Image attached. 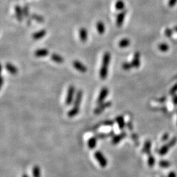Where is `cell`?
Masks as SVG:
<instances>
[{"label": "cell", "mask_w": 177, "mask_h": 177, "mask_svg": "<svg viewBox=\"0 0 177 177\" xmlns=\"http://www.w3.org/2000/svg\"><path fill=\"white\" fill-rule=\"evenodd\" d=\"M174 30H175L176 32H177V26H176V27L174 28Z\"/></svg>", "instance_id": "44"}, {"label": "cell", "mask_w": 177, "mask_h": 177, "mask_svg": "<svg viewBox=\"0 0 177 177\" xmlns=\"http://www.w3.org/2000/svg\"><path fill=\"white\" fill-rule=\"evenodd\" d=\"M158 48L162 52H167L169 49V46L166 43H161L158 46Z\"/></svg>", "instance_id": "28"}, {"label": "cell", "mask_w": 177, "mask_h": 177, "mask_svg": "<svg viewBox=\"0 0 177 177\" xmlns=\"http://www.w3.org/2000/svg\"><path fill=\"white\" fill-rule=\"evenodd\" d=\"M115 9L119 11H122L124 10L125 8V3L124 1L122 0H118L115 3Z\"/></svg>", "instance_id": "24"}, {"label": "cell", "mask_w": 177, "mask_h": 177, "mask_svg": "<svg viewBox=\"0 0 177 177\" xmlns=\"http://www.w3.org/2000/svg\"><path fill=\"white\" fill-rule=\"evenodd\" d=\"M15 15H16V17L17 18V20L18 21L21 22L23 20V18L24 17L22 9L20 6L16 5L15 8Z\"/></svg>", "instance_id": "13"}, {"label": "cell", "mask_w": 177, "mask_h": 177, "mask_svg": "<svg viewBox=\"0 0 177 177\" xmlns=\"http://www.w3.org/2000/svg\"><path fill=\"white\" fill-rule=\"evenodd\" d=\"M115 135V132L114 131H111L109 132H101V133H97L95 135L98 139H104L107 138L109 137H113Z\"/></svg>", "instance_id": "12"}, {"label": "cell", "mask_w": 177, "mask_h": 177, "mask_svg": "<svg viewBox=\"0 0 177 177\" xmlns=\"http://www.w3.org/2000/svg\"><path fill=\"white\" fill-rule=\"evenodd\" d=\"M22 177H29V176L27 174H24Z\"/></svg>", "instance_id": "43"}, {"label": "cell", "mask_w": 177, "mask_h": 177, "mask_svg": "<svg viewBox=\"0 0 177 177\" xmlns=\"http://www.w3.org/2000/svg\"><path fill=\"white\" fill-rule=\"evenodd\" d=\"M112 105V102L111 101H108L106 102H103V103L99 104L96 106L94 110L93 113L95 114H99L102 113L105 109L111 107Z\"/></svg>", "instance_id": "4"}, {"label": "cell", "mask_w": 177, "mask_h": 177, "mask_svg": "<svg viewBox=\"0 0 177 177\" xmlns=\"http://www.w3.org/2000/svg\"><path fill=\"white\" fill-rule=\"evenodd\" d=\"M49 53V51L47 48H40L36 50L34 53V55L37 58H43L47 56Z\"/></svg>", "instance_id": "11"}, {"label": "cell", "mask_w": 177, "mask_h": 177, "mask_svg": "<svg viewBox=\"0 0 177 177\" xmlns=\"http://www.w3.org/2000/svg\"><path fill=\"white\" fill-rule=\"evenodd\" d=\"M126 125L127 126V127L128 128V129L130 130H132V123L131 122H128L127 123Z\"/></svg>", "instance_id": "41"}, {"label": "cell", "mask_w": 177, "mask_h": 177, "mask_svg": "<svg viewBox=\"0 0 177 177\" xmlns=\"http://www.w3.org/2000/svg\"><path fill=\"white\" fill-rule=\"evenodd\" d=\"M96 29L98 31V32L99 35H103L104 34V33L105 32V24L103 21H99L97 23H96Z\"/></svg>", "instance_id": "19"}, {"label": "cell", "mask_w": 177, "mask_h": 177, "mask_svg": "<svg viewBox=\"0 0 177 177\" xmlns=\"http://www.w3.org/2000/svg\"><path fill=\"white\" fill-rule=\"evenodd\" d=\"M51 58L53 62L56 63L61 64L64 62V59L61 55L57 53H53L51 54Z\"/></svg>", "instance_id": "18"}, {"label": "cell", "mask_w": 177, "mask_h": 177, "mask_svg": "<svg viewBox=\"0 0 177 177\" xmlns=\"http://www.w3.org/2000/svg\"><path fill=\"white\" fill-rule=\"evenodd\" d=\"M46 34H47V31L44 29H43L38 31L34 32L32 34V37L34 40H40V39H41L42 38H43L46 35Z\"/></svg>", "instance_id": "14"}, {"label": "cell", "mask_w": 177, "mask_h": 177, "mask_svg": "<svg viewBox=\"0 0 177 177\" xmlns=\"http://www.w3.org/2000/svg\"><path fill=\"white\" fill-rule=\"evenodd\" d=\"M177 3V0H169L168 2V5L169 7H174Z\"/></svg>", "instance_id": "37"}, {"label": "cell", "mask_w": 177, "mask_h": 177, "mask_svg": "<svg viewBox=\"0 0 177 177\" xmlns=\"http://www.w3.org/2000/svg\"><path fill=\"white\" fill-rule=\"evenodd\" d=\"M168 177H177L176 173L174 172H170L169 174H168Z\"/></svg>", "instance_id": "40"}, {"label": "cell", "mask_w": 177, "mask_h": 177, "mask_svg": "<svg viewBox=\"0 0 177 177\" xmlns=\"http://www.w3.org/2000/svg\"><path fill=\"white\" fill-rule=\"evenodd\" d=\"M177 137H173L170 141L168 143V145H169V146L171 148V147H174L176 144V143H177Z\"/></svg>", "instance_id": "34"}, {"label": "cell", "mask_w": 177, "mask_h": 177, "mask_svg": "<svg viewBox=\"0 0 177 177\" xmlns=\"http://www.w3.org/2000/svg\"><path fill=\"white\" fill-rule=\"evenodd\" d=\"M76 93V91L75 87L73 85H70L67 90V93L66 98V104L67 105L70 106L73 104Z\"/></svg>", "instance_id": "2"}, {"label": "cell", "mask_w": 177, "mask_h": 177, "mask_svg": "<svg viewBox=\"0 0 177 177\" xmlns=\"http://www.w3.org/2000/svg\"><path fill=\"white\" fill-rule=\"evenodd\" d=\"M122 69L125 70V71H128L130 70H131L133 67H132V65L131 64V63H129V62H125L122 63Z\"/></svg>", "instance_id": "30"}, {"label": "cell", "mask_w": 177, "mask_h": 177, "mask_svg": "<svg viewBox=\"0 0 177 177\" xmlns=\"http://www.w3.org/2000/svg\"><path fill=\"white\" fill-rule=\"evenodd\" d=\"M173 30L170 29V28H166L164 31V35L168 37H171L172 35H173Z\"/></svg>", "instance_id": "35"}, {"label": "cell", "mask_w": 177, "mask_h": 177, "mask_svg": "<svg viewBox=\"0 0 177 177\" xmlns=\"http://www.w3.org/2000/svg\"><path fill=\"white\" fill-rule=\"evenodd\" d=\"M159 165L160 167H162V168H169V167H170L171 164L167 160H162L160 161Z\"/></svg>", "instance_id": "29"}, {"label": "cell", "mask_w": 177, "mask_h": 177, "mask_svg": "<svg viewBox=\"0 0 177 177\" xmlns=\"http://www.w3.org/2000/svg\"><path fill=\"white\" fill-rule=\"evenodd\" d=\"M169 138V135L167 133H164L162 136V140L163 142H165V141H166V140H168Z\"/></svg>", "instance_id": "38"}, {"label": "cell", "mask_w": 177, "mask_h": 177, "mask_svg": "<svg viewBox=\"0 0 177 177\" xmlns=\"http://www.w3.org/2000/svg\"><path fill=\"white\" fill-rule=\"evenodd\" d=\"M5 69L12 75H16L18 73L17 68L11 63H7L5 65Z\"/></svg>", "instance_id": "16"}, {"label": "cell", "mask_w": 177, "mask_h": 177, "mask_svg": "<svg viewBox=\"0 0 177 177\" xmlns=\"http://www.w3.org/2000/svg\"><path fill=\"white\" fill-rule=\"evenodd\" d=\"M127 10L124 9L122 11L116 16V24L118 27H121L124 22V18L127 14Z\"/></svg>", "instance_id": "8"}, {"label": "cell", "mask_w": 177, "mask_h": 177, "mask_svg": "<svg viewBox=\"0 0 177 177\" xmlns=\"http://www.w3.org/2000/svg\"><path fill=\"white\" fill-rule=\"evenodd\" d=\"M33 177H41V170L38 166H35L32 169Z\"/></svg>", "instance_id": "26"}, {"label": "cell", "mask_w": 177, "mask_h": 177, "mask_svg": "<svg viewBox=\"0 0 177 177\" xmlns=\"http://www.w3.org/2000/svg\"><path fill=\"white\" fill-rule=\"evenodd\" d=\"M155 160L154 157L153 155H149V157L148 158V164L150 167H153L155 164Z\"/></svg>", "instance_id": "32"}, {"label": "cell", "mask_w": 177, "mask_h": 177, "mask_svg": "<svg viewBox=\"0 0 177 177\" xmlns=\"http://www.w3.org/2000/svg\"><path fill=\"white\" fill-rule=\"evenodd\" d=\"M72 66L76 70L80 72L85 73L87 71V67L83 63L77 60H75L72 62Z\"/></svg>", "instance_id": "7"}, {"label": "cell", "mask_w": 177, "mask_h": 177, "mask_svg": "<svg viewBox=\"0 0 177 177\" xmlns=\"http://www.w3.org/2000/svg\"><path fill=\"white\" fill-rule=\"evenodd\" d=\"M23 13H24V16L25 18H29L30 15H29V7L28 6H25L23 9Z\"/></svg>", "instance_id": "33"}, {"label": "cell", "mask_w": 177, "mask_h": 177, "mask_svg": "<svg viewBox=\"0 0 177 177\" xmlns=\"http://www.w3.org/2000/svg\"><path fill=\"white\" fill-rule=\"evenodd\" d=\"M141 54L139 52H136L134 55L133 59L131 61V64L134 68H139L141 66V61H140Z\"/></svg>", "instance_id": "10"}, {"label": "cell", "mask_w": 177, "mask_h": 177, "mask_svg": "<svg viewBox=\"0 0 177 177\" xmlns=\"http://www.w3.org/2000/svg\"><path fill=\"white\" fill-rule=\"evenodd\" d=\"M131 41L130 39L127 38H124L122 39L119 42V46L120 48H124L128 47L130 45Z\"/></svg>", "instance_id": "23"}, {"label": "cell", "mask_w": 177, "mask_h": 177, "mask_svg": "<svg viewBox=\"0 0 177 177\" xmlns=\"http://www.w3.org/2000/svg\"><path fill=\"white\" fill-rule=\"evenodd\" d=\"M126 136H127V133L124 131L122 132L121 133H120L118 135H114L112 137V140H111L112 144H114V145H116V144H119Z\"/></svg>", "instance_id": "9"}, {"label": "cell", "mask_w": 177, "mask_h": 177, "mask_svg": "<svg viewBox=\"0 0 177 177\" xmlns=\"http://www.w3.org/2000/svg\"><path fill=\"white\" fill-rule=\"evenodd\" d=\"M31 18L32 20H33L39 22V23H42L44 21V18L42 16H40V15H37V14H32L31 16Z\"/></svg>", "instance_id": "27"}, {"label": "cell", "mask_w": 177, "mask_h": 177, "mask_svg": "<svg viewBox=\"0 0 177 177\" xmlns=\"http://www.w3.org/2000/svg\"><path fill=\"white\" fill-rule=\"evenodd\" d=\"M108 93H109L108 88H107V87L102 88L100 91L99 94L98 96V99L96 101V103L98 105L103 103L105 101V100H106Z\"/></svg>", "instance_id": "5"}, {"label": "cell", "mask_w": 177, "mask_h": 177, "mask_svg": "<svg viewBox=\"0 0 177 177\" xmlns=\"http://www.w3.org/2000/svg\"><path fill=\"white\" fill-rule=\"evenodd\" d=\"M100 125L104 126H113L114 125V122L111 120H107L102 122Z\"/></svg>", "instance_id": "31"}, {"label": "cell", "mask_w": 177, "mask_h": 177, "mask_svg": "<svg viewBox=\"0 0 177 177\" xmlns=\"http://www.w3.org/2000/svg\"><path fill=\"white\" fill-rule=\"evenodd\" d=\"M88 31L84 27L81 28L79 30V37L80 40L84 43L88 40Z\"/></svg>", "instance_id": "15"}, {"label": "cell", "mask_w": 177, "mask_h": 177, "mask_svg": "<svg viewBox=\"0 0 177 177\" xmlns=\"http://www.w3.org/2000/svg\"><path fill=\"white\" fill-rule=\"evenodd\" d=\"M116 123L118 124V127L120 129L122 130L124 128V127L125 126L126 124L125 123V121H124V117L123 116H117L116 118H115V120Z\"/></svg>", "instance_id": "17"}, {"label": "cell", "mask_w": 177, "mask_h": 177, "mask_svg": "<svg viewBox=\"0 0 177 177\" xmlns=\"http://www.w3.org/2000/svg\"><path fill=\"white\" fill-rule=\"evenodd\" d=\"M177 91V83L176 84H175L173 87L172 88L170 89V93L171 95H174L176 92Z\"/></svg>", "instance_id": "36"}, {"label": "cell", "mask_w": 177, "mask_h": 177, "mask_svg": "<svg viewBox=\"0 0 177 177\" xmlns=\"http://www.w3.org/2000/svg\"><path fill=\"white\" fill-rule=\"evenodd\" d=\"M172 101H173V103L175 105H177V94H176L173 95V97L172 98Z\"/></svg>", "instance_id": "39"}, {"label": "cell", "mask_w": 177, "mask_h": 177, "mask_svg": "<svg viewBox=\"0 0 177 177\" xmlns=\"http://www.w3.org/2000/svg\"><path fill=\"white\" fill-rule=\"evenodd\" d=\"M3 82H4L3 78L2 77H1V87L2 86V85L3 84Z\"/></svg>", "instance_id": "42"}, {"label": "cell", "mask_w": 177, "mask_h": 177, "mask_svg": "<svg viewBox=\"0 0 177 177\" xmlns=\"http://www.w3.org/2000/svg\"><path fill=\"white\" fill-rule=\"evenodd\" d=\"M170 147L169 146L168 144L167 145H163L160 148V151H159V154L163 156V155H165L166 154H167V152H169V150L170 149Z\"/></svg>", "instance_id": "25"}, {"label": "cell", "mask_w": 177, "mask_h": 177, "mask_svg": "<svg viewBox=\"0 0 177 177\" xmlns=\"http://www.w3.org/2000/svg\"><path fill=\"white\" fill-rule=\"evenodd\" d=\"M94 157L98 161L99 165L102 168H106L108 164V161L107 159L105 156L103 155V154L100 151H97L94 154Z\"/></svg>", "instance_id": "3"}, {"label": "cell", "mask_w": 177, "mask_h": 177, "mask_svg": "<svg viewBox=\"0 0 177 177\" xmlns=\"http://www.w3.org/2000/svg\"><path fill=\"white\" fill-rule=\"evenodd\" d=\"M111 53L109 52H106L104 53L102 66L99 70V77L103 80H105L108 76V67L111 62Z\"/></svg>", "instance_id": "1"}, {"label": "cell", "mask_w": 177, "mask_h": 177, "mask_svg": "<svg viewBox=\"0 0 177 177\" xmlns=\"http://www.w3.org/2000/svg\"><path fill=\"white\" fill-rule=\"evenodd\" d=\"M79 112H80V107H76L73 106L71 109L68 112L67 116L70 118L74 117L79 114Z\"/></svg>", "instance_id": "21"}, {"label": "cell", "mask_w": 177, "mask_h": 177, "mask_svg": "<svg viewBox=\"0 0 177 177\" xmlns=\"http://www.w3.org/2000/svg\"><path fill=\"white\" fill-rule=\"evenodd\" d=\"M83 96V92L82 90H78L76 91V96L73 103V106L76 107H80L82 98Z\"/></svg>", "instance_id": "6"}, {"label": "cell", "mask_w": 177, "mask_h": 177, "mask_svg": "<svg viewBox=\"0 0 177 177\" xmlns=\"http://www.w3.org/2000/svg\"><path fill=\"white\" fill-rule=\"evenodd\" d=\"M151 143L149 140H147L144 144L142 151L143 153L150 154L151 152Z\"/></svg>", "instance_id": "22"}, {"label": "cell", "mask_w": 177, "mask_h": 177, "mask_svg": "<svg viewBox=\"0 0 177 177\" xmlns=\"http://www.w3.org/2000/svg\"><path fill=\"white\" fill-rule=\"evenodd\" d=\"M97 141H98V138L95 136H92L89 139L87 144L90 150H93L96 147L97 145Z\"/></svg>", "instance_id": "20"}]
</instances>
